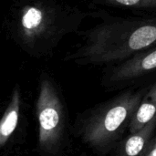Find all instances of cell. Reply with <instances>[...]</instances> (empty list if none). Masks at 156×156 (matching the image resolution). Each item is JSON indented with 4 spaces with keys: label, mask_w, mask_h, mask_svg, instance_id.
Instances as JSON below:
<instances>
[{
    "label": "cell",
    "mask_w": 156,
    "mask_h": 156,
    "mask_svg": "<svg viewBox=\"0 0 156 156\" xmlns=\"http://www.w3.org/2000/svg\"><path fill=\"white\" fill-rule=\"evenodd\" d=\"M156 46V19H122L100 24L85 32L82 46L67 57L80 65L127 60Z\"/></svg>",
    "instance_id": "cell-1"
},
{
    "label": "cell",
    "mask_w": 156,
    "mask_h": 156,
    "mask_svg": "<svg viewBox=\"0 0 156 156\" xmlns=\"http://www.w3.org/2000/svg\"><path fill=\"white\" fill-rule=\"evenodd\" d=\"M145 90H127L97 105L77 119L75 133L82 144L100 156L107 155L122 141Z\"/></svg>",
    "instance_id": "cell-2"
},
{
    "label": "cell",
    "mask_w": 156,
    "mask_h": 156,
    "mask_svg": "<svg viewBox=\"0 0 156 156\" xmlns=\"http://www.w3.org/2000/svg\"><path fill=\"white\" fill-rule=\"evenodd\" d=\"M73 11L48 0H31L22 5L15 16L16 41L33 56H43L53 49L75 25Z\"/></svg>",
    "instance_id": "cell-3"
},
{
    "label": "cell",
    "mask_w": 156,
    "mask_h": 156,
    "mask_svg": "<svg viewBox=\"0 0 156 156\" xmlns=\"http://www.w3.org/2000/svg\"><path fill=\"white\" fill-rule=\"evenodd\" d=\"M37 152L41 156H59L67 143L68 115L53 81L42 75L36 101Z\"/></svg>",
    "instance_id": "cell-4"
},
{
    "label": "cell",
    "mask_w": 156,
    "mask_h": 156,
    "mask_svg": "<svg viewBox=\"0 0 156 156\" xmlns=\"http://www.w3.org/2000/svg\"><path fill=\"white\" fill-rule=\"evenodd\" d=\"M154 69H156V46L133 56L115 67L108 77V82L118 84L130 81Z\"/></svg>",
    "instance_id": "cell-5"
},
{
    "label": "cell",
    "mask_w": 156,
    "mask_h": 156,
    "mask_svg": "<svg viewBox=\"0 0 156 156\" xmlns=\"http://www.w3.org/2000/svg\"><path fill=\"white\" fill-rule=\"evenodd\" d=\"M155 130L156 118L143 129L122 140L118 145V156H144Z\"/></svg>",
    "instance_id": "cell-6"
},
{
    "label": "cell",
    "mask_w": 156,
    "mask_h": 156,
    "mask_svg": "<svg viewBox=\"0 0 156 156\" xmlns=\"http://www.w3.org/2000/svg\"><path fill=\"white\" fill-rule=\"evenodd\" d=\"M21 108V93L19 87L16 86L13 89L10 101L4 112L3 117L0 121V147L4 148L13 133H15L20 116Z\"/></svg>",
    "instance_id": "cell-7"
},
{
    "label": "cell",
    "mask_w": 156,
    "mask_h": 156,
    "mask_svg": "<svg viewBox=\"0 0 156 156\" xmlns=\"http://www.w3.org/2000/svg\"><path fill=\"white\" fill-rule=\"evenodd\" d=\"M156 118V81L147 90L135 112L129 126V133H133L143 129Z\"/></svg>",
    "instance_id": "cell-8"
},
{
    "label": "cell",
    "mask_w": 156,
    "mask_h": 156,
    "mask_svg": "<svg viewBox=\"0 0 156 156\" xmlns=\"http://www.w3.org/2000/svg\"><path fill=\"white\" fill-rule=\"evenodd\" d=\"M112 5L137 9L156 8V0H104Z\"/></svg>",
    "instance_id": "cell-9"
},
{
    "label": "cell",
    "mask_w": 156,
    "mask_h": 156,
    "mask_svg": "<svg viewBox=\"0 0 156 156\" xmlns=\"http://www.w3.org/2000/svg\"><path fill=\"white\" fill-rule=\"evenodd\" d=\"M144 156H156V136L152 139Z\"/></svg>",
    "instance_id": "cell-10"
},
{
    "label": "cell",
    "mask_w": 156,
    "mask_h": 156,
    "mask_svg": "<svg viewBox=\"0 0 156 156\" xmlns=\"http://www.w3.org/2000/svg\"><path fill=\"white\" fill-rule=\"evenodd\" d=\"M81 156H85V155H84V154H83V155H81Z\"/></svg>",
    "instance_id": "cell-11"
}]
</instances>
